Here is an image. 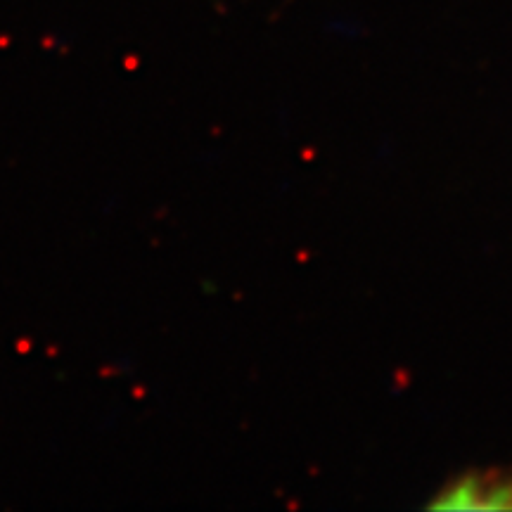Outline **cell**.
Segmentation results:
<instances>
[{
	"mask_svg": "<svg viewBox=\"0 0 512 512\" xmlns=\"http://www.w3.org/2000/svg\"><path fill=\"white\" fill-rule=\"evenodd\" d=\"M482 496L484 508H512V475H477L453 484L451 491H444L437 508H475Z\"/></svg>",
	"mask_w": 512,
	"mask_h": 512,
	"instance_id": "6da1fadb",
	"label": "cell"
}]
</instances>
